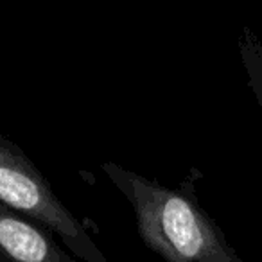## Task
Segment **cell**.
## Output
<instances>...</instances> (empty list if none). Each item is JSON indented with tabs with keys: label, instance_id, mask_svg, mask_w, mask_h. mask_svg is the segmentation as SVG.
<instances>
[{
	"label": "cell",
	"instance_id": "1",
	"mask_svg": "<svg viewBox=\"0 0 262 262\" xmlns=\"http://www.w3.org/2000/svg\"><path fill=\"white\" fill-rule=\"evenodd\" d=\"M101 169L133 208L142 243L165 262H243L198 201V169L174 189L113 162Z\"/></svg>",
	"mask_w": 262,
	"mask_h": 262
},
{
	"label": "cell",
	"instance_id": "2",
	"mask_svg": "<svg viewBox=\"0 0 262 262\" xmlns=\"http://www.w3.org/2000/svg\"><path fill=\"white\" fill-rule=\"evenodd\" d=\"M0 203L59 237L81 260L106 262L101 248L56 196L40 169L4 135H0Z\"/></svg>",
	"mask_w": 262,
	"mask_h": 262
},
{
	"label": "cell",
	"instance_id": "3",
	"mask_svg": "<svg viewBox=\"0 0 262 262\" xmlns=\"http://www.w3.org/2000/svg\"><path fill=\"white\" fill-rule=\"evenodd\" d=\"M0 262H77L56 244L54 235L0 203Z\"/></svg>",
	"mask_w": 262,
	"mask_h": 262
},
{
	"label": "cell",
	"instance_id": "4",
	"mask_svg": "<svg viewBox=\"0 0 262 262\" xmlns=\"http://www.w3.org/2000/svg\"><path fill=\"white\" fill-rule=\"evenodd\" d=\"M239 52L248 76V84L262 108V41L250 29H244L239 38Z\"/></svg>",
	"mask_w": 262,
	"mask_h": 262
}]
</instances>
